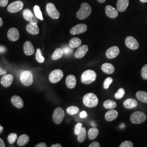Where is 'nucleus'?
Returning <instances> with one entry per match:
<instances>
[{"label": "nucleus", "instance_id": "de8ad7c7", "mask_svg": "<svg viewBox=\"0 0 147 147\" xmlns=\"http://www.w3.org/2000/svg\"><path fill=\"white\" fill-rule=\"evenodd\" d=\"M7 74V71L5 69L0 68V75H5Z\"/></svg>", "mask_w": 147, "mask_h": 147}, {"label": "nucleus", "instance_id": "49530a36", "mask_svg": "<svg viewBox=\"0 0 147 147\" xmlns=\"http://www.w3.org/2000/svg\"><path fill=\"white\" fill-rule=\"evenodd\" d=\"M36 147H47V145L46 144V143H44V142H41L39 144H37L36 146Z\"/></svg>", "mask_w": 147, "mask_h": 147}, {"label": "nucleus", "instance_id": "3c124183", "mask_svg": "<svg viewBox=\"0 0 147 147\" xmlns=\"http://www.w3.org/2000/svg\"><path fill=\"white\" fill-rule=\"evenodd\" d=\"M51 147H62V145L61 144H53V145H51Z\"/></svg>", "mask_w": 147, "mask_h": 147}, {"label": "nucleus", "instance_id": "5701e85b", "mask_svg": "<svg viewBox=\"0 0 147 147\" xmlns=\"http://www.w3.org/2000/svg\"><path fill=\"white\" fill-rule=\"evenodd\" d=\"M66 85L70 89L74 88L76 85V79L73 75H69L66 79Z\"/></svg>", "mask_w": 147, "mask_h": 147}, {"label": "nucleus", "instance_id": "cd10ccee", "mask_svg": "<svg viewBox=\"0 0 147 147\" xmlns=\"http://www.w3.org/2000/svg\"><path fill=\"white\" fill-rule=\"evenodd\" d=\"M99 135V130L96 127H92L88 132V136L89 140H93L95 139Z\"/></svg>", "mask_w": 147, "mask_h": 147}, {"label": "nucleus", "instance_id": "6e6552de", "mask_svg": "<svg viewBox=\"0 0 147 147\" xmlns=\"http://www.w3.org/2000/svg\"><path fill=\"white\" fill-rule=\"evenodd\" d=\"M63 71L60 69H55L49 75V80L53 84H56L63 78Z\"/></svg>", "mask_w": 147, "mask_h": 147}, {"label": "nucleus", "instance_id": "5fc2aeb1", "mask_svg": "<svg viewBox=\"0 0 147 147\" xmlns=\"http://www.w3.org/2000/svg\"><path fill=\"white\" fill-rule=\"evenodd\" d=\"M99 3H104L105 2L106 0H97Z\"/></svg>", "mask_w": 147, "mask_h": 147}, {"label": "nucleus", "instance_id": "f3484780", "mask_svg": "<svg viewBox=\"0 0 147 147\" xmlns=\"http://www.w3.org/2000/svg\"><path fill=\"white\" fill-rule=\"evenodd\" d=\"M14 77L11 74L4 75L1 80V84L4 87H9L13 81Z\"/></svg>", "mask_w": 147, "mask_h": 147}, {"label": "nucleus", "instance_id": "37998d69", "mask_svg": "<svg viewBox=\"0 0 147 147\" xmlns=\"http://www.w3.org/2000/svg\"><path fill=\"white\" fill-rule=\"evenodd\" d=\"M8 0H0V6L2 7H5L7 5Z\"/></svg>", "mask_w": 147, "mask_h": 147}, {"label": "nucleus", "instance_id": "393cba45", "mask_svg": "<svg viewBox=\"0 0 147 147\" xmlns=\"http://www.w3.org/2000/svg\"><path fill=\"white\" fill-rule=\"evenodd\" d=\"M123 105L126 109H131L136 107L137 106V102L136 100L134 99L129 98L124 101Z\"/></svg>", "mask_w": 147, "mask_h": 147}, {"label": "nucleus", "instance_id": "423d86ee", "mask_svg": "<svg viewBox=\"0 0 147 147\" xmlns=\"http://www.w3.org/2000/svg\"><path fill=\"white\" fill-rule=\"evenodd\" d=\"M20 80L22 84L25 86H31L33 82V75L30 71H24L21 74Z\"/></svg>", "mask_w": 147, "mask_h": 147}, {"label": "nucleus", "instance_id": "dca6fc26", "mask_svg": "<svg viewBox=\"0 0 147 147\" xmlns=\"http://www.w3.org/2000/svg\"><path fill=\"white\" fill-rule=\"evenodd\" d=\"M105 13L108 17L111 19H115L118 16V11L110 5L105 7Z\"/></svg>", "mask_w": 147, "mask_h": 147}, {"label": "nucleus", "instance_id": "79ce46f5", "mask_svg": "<svg viewBox=\"0 0 147 147\" xmlns=\"http://www.w3.org/2000/svg\"><path fill=\"white\" fill-rule=\"evenodd\" d=\"M63 50L64 54H65V55H69V54H70V53L72 52L71 49H70L68 47H65V48L63 49Z\"/></svg>", "mask_w": 147, "mask_h": 147}, {"label": "nucleus", "instance_id": "9d476101", "mask_svg": "<svg viewBox=\"0 0 147 147\" xmlns=\"http://www.w3.org/2000/svg\"><path fill=\"white\" fill-rule=\"evenodd\" d=\"M125 45L130 49L133 50H137L139 47V43L134 37L128 36L125 39Z\"/></svg>", "mask_w": 147, "mask_h": 147}, {"label": "nucleus", "instance_id": "72a5a7b5", "mask_svg": "<svg viewBox=\"0 0 147 147\" xmlns=\"http://www.w3.org/2000/svg\"><path fill=\"white\" fill-rule=\"evenodd\" d=\"M34 15L37 17L38 19L43 20V17H42V13L40 10V7L38 5H35L34 7Z\"/></svg>", "mask_w": 147, "mask_h": 147}, {"label": "nucleus", "instance_id": "2f4dec72", "mask_svg": "<svg viewBox=\"0 0 147 147\" xmlns=\"http://www.w3.org/2000/svg\"><path fill=\"white\" fill-rule=\"evenodd\" d=\"M104 107L106 109L112 110L114 109L117 107V103L115 101L111 100H106L104 102Z\"/></svg>", "mask_w": 147, "mask_h": 147}, {"label": "nucleus", "instance_id": "0eeeda50", "mask_svg": "<svg viewBox=\"0 0 147 147\" xmlns=\"http://www.w3.org/2000/svg\"><path fill=\"white\" fill-rule=\"evenodd\" d=\"M46 10L47 14L52 19H57L60 16V13L53 3H49L46 6Z\"/></svg>", "mask_w": 147, "mask_h": 147}, {"label": "nucleus", "instance_id": "4c0bfd02", "mask_svg": "<svg viewBox=\"0 0 147 147\" xmlns=\"http://www.w3.org/2000/svg\"><path fill=\"white\" fill-rule=\"evenodd\" d=\"M113 82V79L110 77H109L105 79L104 82V87L105 89H108L110 86V84Z\"/></svg>", "mask_w": 147, "mask_h": 147}, {"label": "nucleus", "instance_id": "a211bd4d", "mask_svg": "<svg viewBox=\"0 0 147 147\" xmlns=\"http://www.w3.org/2000/svg\"><path fill=\"white\" fill-rule=\"evenodd\" d=\"M27 31L33 35H37L39 33V27L37 24L30 22L26 26Z\"/></svg>", "mask_w": 147, "mask_h": 147}, {"label": "nucleus", "instance_id": "2eb2a0df", "mask_svg": "<svg viewBox=\"0 0 147 147\" xmlns=\"http://www.w3.org/2000/svg\"><path fill=\"white\" fill-rule=\"evenodd\" d=\"M88 51V47L87 45H83L79 47L75 53L74 57L76 58H82L84 57Z\"/></svg>", "mask_w": 147, "mask_h": 147}, {"label": "nucleus", "instance_id": "9b49d317", "mask_svg": "<svg viewBox=\"0 0 147 147\" xmlns=\"http://www.w3.org/2000/svg\"><path fill=\"white\" fill-rule=\"evenodd\" d=\"M23 16L24 19L32 23H38V18L35 15L33 14V13L32 12V11L29 9H24L22 12Z\"/></svg>", "mask_w": 147, "mask_h": 147}, {"label": "nucleus", "instance_id": "864d4df0", "mask_svg": "<svg viewBox=\"0 0 147 147\" xmlns=\"http://www.w3.org/2000/svg\"><path fill=\"white\" fill-rule=\"evenodd\" d=\"M3 25V20L1 19V18H0V27L2 26Z\"/></svg>", "mask_w": 147, "mask_h": 147}, {"label": "nucleus", "instance_id": "c03bdc74", "mask_svg": "<svg viewBox=\"0 0 147 147\" xmlns=\"http://www.w3.org/2000/svg\"><path fill=\"white\" fill-rule=\"evenodd\" d=\"M100 144L98 142H93L90 143L89 145V147H99Z\"/></svg>", "mask_w": 147, "mask_h": 147}, {"label": "nucleus", "instance_id": "58836bf2", "mask_svg": "<svg viewBox=\"0 0 147 147\" xmlns=\"http://www.w3.org/2000/svg\"><path fill=\"white\" fill-rule=\"evenodd\" d=\"M141 75L144 80H147V64L144 65L141 70Z\"/></svg>", "mask_w": 147, "mask_h": 147}, {"label": "nucleus", "instance_id": "4468645a", "mask_svg": "<svg viewBox=\"0 0 147 147\" xmlns=\"http://www.w3.org/2000/svg\"><path fill=\"white\" fill-rule=\"evenodd\" d=\"M119 52L120 51L119 47L114 46L107 49V50L106 52V55L107 58L109 59H113L116 58L117 56H118Z\"/></svg>", "mask_w": 147, "mask_h": 147}, {"label": "nucleus", "instance_id": "ddd939ff", "mask_svg": "<svg viewBox=\"0 0 147 147\" xmlns=\"http://www.w3.org/2000/svg\"><path fill=\"white\" fill-rule=\"evenodd\" d=\"M7 37L8 39H9L11 41H16L19 39L20 37L19 32L17 28L15 27H12L8 30L7 33Z\"/></svg>", "mask_w": 147, "mask_h": 147}, {"label": "nucleus", "instance_id": "39448f33", "mask_svg": "<svg viewBox=\"0 0 147 147\" xmlns=\"http://www.w3.org/2000/svg\"><path fill=\"white\" fill-rule=\"evenodd\" d=\"M65 113L63 109L61 107H57L53 113V122L56 124L62 123L64 118Z\"/></svg>", "mask_w": 147, "mask_h": 147}, {"label": "nucleus", "instance_id": "a19ab883", "mask_svg": "<svg viewBox=\"0 0 147 147\" xmlns=\"http://www.w3.org/2000/svg\"><path fill=\"white\" fill-rule=\"evenodd\" d=\"M134 146L132 142L130 141H126L121 143V145L119 146L120 147H132Z\"/></svg>", "mask_w": 147, "mask_h": 147}, {"label": "nucleus", "instance_id": "412c9836", "mask_svg": "<svg viewBox=\"0 0 147 147\" xmlns=\"http://www.w3.org/2000/svg\"><path fill=\"white\" fill-rule=\"evenodd\" d=\"M118 116V112L113 109L107 111L105 113V118L107 121H112L116 119Z\"/></svg>", "mask_w": 147, "mask_h": 147}, {"label": "nucleus", "instance_id": "603ef678", "mask_svg": "<svg viewBox=\"0 0 147 147\" xmlns=\"http://www.w3.org/2000/svg\"><path fill=\"white\" fill-rule=\"evenodd\" d=\"M3 126H2L0 125V134L2 133V132L3 131Z\"/></svg>", "mask_w": 147, "mask_h": 147}, {"label": "nucleus", "instance_id": "a878e982", "mask_svg": "<svg viewBox=\"0 0 147 147\" xmlns=\"http://www.w3.org/2000/svg\"><path fill=\"white\" fill-rule=\"evenodd\" d=\"M29 141H30L29 136L26 134H23V135H21V136L18 138L17 143L19 146L21 147L26 145L27 143L29 142Z\"/></svg>", "mask_w": 147, "mask_h": 147}, {"label": "nucleus", "instance_id": "e433bc0d", "mask_svg": "<svg viewBox=\"0 0 147 147\" xmlns=\"http://www.w3.org/2000/svg\"><path fill=\"white\" fill-rule=\"evenodd\" d=\"M17 134L16 133H11L8 137V141L10 144H13L16 142L17 140Z\"/></svg>", "mask_w": 147, "mask_h": 147}, {"label": "nucleus", "instance_id": "8fccbe9b", "mask_svg": "<svg viewBox=\"0 0 147 147\" xmlns=\"http://www.w3.org/2000/svg\"><path fill=\"white\" fill-rule=\"evenodd\" d=\"M5 144L3 142V140L0 138V147H5Z\"/></svg>", "mask_w": 147, "mask_h": 147}, {"label": "nucleus", "instance_id": "4be33fe9", "mask_svg": "<svg viewBox=\"0 0 147 147\" xmlns=\"http://www.w3.org/2000/svg\"><path fill=\"white\" fill-rule=\"evenodd\" d=\"M129 3V0H118L117 4V9L118 11L123 12L126 11Z\"/></svg>", "mask_w": 147, "mask_h": 147}, {"label": "nucleus", "instance_id": "20e7f679", "mask_svg": "<svg viewBox=\"0 0 147 147\" xmlns=\"http://www.w3.org/2000/svg\"><path fill=\"white\" fill-rule=\"evenodd\" d=\"M147 119L146 114L142 111H136L130 116V121L132 123L139 124L144 122Z\"/></svg>", "mask_w": 147, "mask_h": 147}, {"label": "nucleus", "instance_id": "bb28decb", "mask_svg": "<svg viewBox=\"0 0 147 147\" xmlns=\"http://www.w3.org/2000/svg\"><path fill=\"white\" fill-rule=\"evenodd\" d=\"M81 43L82 42L80 39H79V38L75 37L70 39V40L69 41V46L71 48L74 49L80 47Z\"/></svg>", "mask_w": 147, "mask_h": 147}, {"label": "nucleus", "instance_id": "f257e3e1", "mask_svg": "<svg viewBox=\"0 0 147 147\" xmlns=\"http://www.w3.org/2000/svg\"><path fill=\"white\" fill-rule=\"evenodd\" d=\"M92 13V8L88 3L84 2L76 13V16L80 20H84L88 18Z\"/></svg>", "mask_w": 147, "mask_h": 147}, {"label": "nucleus", "instance_id": "473e14b6", "mask_svg": "<svg viewBox=\"0 0 147 147\" xmlns=\"http://www.w3.org/2000/svg\"><path fill=\"white\" fill-rule=\"evenodd\" d=\"M79 111L80 110H79V107H78L76 106H69L67 109V113H68L69 115H74L78 113Z\"/></svg>", "mask_w": 147, "mask_h": 147}, {"label": "nucleus", "instance_id": "c756f323", "mask_svg": "<svg viewBox=\"0 0 147 147\" xmlns=\"http://www.w3.org/2000/svg\"><path fill=\"white\" fill-rule=\"evenodd\" d=\"M137 98L144 103H147V92L144 91H138L136 93Z\"/></svg>", "mask_w": 147, "mask_h": 147}, {"label": "nucleus", "instance_id": "1a4fd4ad", "mask_svg": "<svg viewBox=\"0 0 147 147\" xmlns=\"http://www.w3.org/2000/svg\"><path fill=\"white\" fill-rule=\"evenodd\" d=\"M24 7V3L21 1H16L11 3L8 7V11L11 13H15L21 11Z\"/></svg>", "mask_w": 147, "mask_h": 147}, {"label": "nucleus", "instance_id": "c9c22d12", "mask_svg": "<svg viewBox=\"0 0 147 147\" xmlns=\"http://www.w3.org/2000/svg\"><path fill=\"white\" fill-rule=\"evenodd\" d=\"M125 90L123 88H121L117 91V92L115 94V97L117 99H121L124 96V95L125 94Z\"/></svg>", "mask_w": 147, "mask_h": 147}, {"label": "nucleus", "instance_id": "b1692460", "mask_svg": "<svg viewBox=\"0 0 147 147\" xmlns=\"http://www.w3.org/2000/svg\"><path fill=\"white\" fill-rule=\"evenodd\" d=\"M101 69L105 73L111 74L114 73L115 68L114 66L110 63H105L102 65Z\"/></svg>", "mask_w": 147, "mask_h": 147}, {"label": "nucleus", "instance_id": "f704fd0d", "mask_svg": "<svg viewBox=\"0 0 147 147\" xmlns=\"http://www.w3.org/2000/svg\"><path fill=\"white\" fill-rule=\"evenodd\" d=\"M36 57L37 61L39 63H43L45 61V58L44 57V56H42L41 50L40 49H37Z\"/></svg>", "mask_w": 147, "mask_h": 147}, {"label": "nucleus", "instance_id": "aec40b11", "mask_svg": "<svg viewBox=\"0 0 147 147\" xmlns=\"http://www.w3.org/2000/svg\"><path fill=\"white\" fill-rule=\"evenodd\" d=\"M13 105L18 109H21L24 106V101L21 98L17 95H14L11 98Z\"/></svg>", "mask_w": 147, "mask_h": 147}, {"label": "nucleus", "instance_id": "ea45409f", "mask_svg": "<svg viewBox=\"0 0 147 147\" xmlns=\"http://www.w3.org/2000/svg\"><path fill=\"white\" fill-rule=\"evenodd\" d=\"M82 127V124L81 123H78L74 128V133L76 135H78L79 134V132L80 131L81 128Z\"/></svg>", "mask_w": 147, "mask_h": 147}, {"label": "nucleus", "instance_id": "6ab92c4d", "mask_svg": "<svg viewBox=\"0 0 147 147\" xmlns=\"http://www.w3.org/2000/svg\"><path fill=\"white\" fill-rule=\"evenodd\" d=\"M24 53L27 56L32 55L34 53V49L31 42L27 41L24 45Z\"/></svg>", "mask_w": 147, "mask_h": 147}, {"label": "nucleus", "instance_id": "09e8293b", "mask_svg": "<svg viewBox=\"0 0 147 147\" xmlns=\"http://www.w3.org/2000/svg\"><path fill=\"white\" fill-rule=\"evenodd\" d=\"M5 51H6V48L5 47L0 45V53H5Z\"/></svg>", "mask_w": 147, "mask_h": 147}, {"label": "nucleus", "instance_id": "f03ea898", "mask_svg": "<svg viewBox=\"0 0 147 147\" xmlns=\"http://www.w3.org/2000/svg\"><path fill=\"white\" fill-rule=\"evenodd\" d=\"M84 105L88 107H94L98 104V99L96 95L89 93L84 95L83 98Z\"/></svg>", "mask_w": 147, "mask_h": 147}, {"label": "nucleus", "instance_id": "f8f14e48", "mask_svg": "<svg viewBox=\"0 0 147 147\" xmlns=\"http://www.w3.org/2000/svg\"><path fill=\"white\" fill-rule=\"evenodd\" d=\"M87 26L84 24H80L74 26L70 31V33L72 35H76L83 33L87 31Z\"/></svg>", "mask_w": 147, "mask_h": 147}, {"label": "nucleus", "instance_id": "a18cd8bd", "mask_svg": "<svg viewBox=\"0 0 147 147\" xmlns=\"http://www.w3.org/2000/svg\"><path fill=\"white\" fill-rule=\"evenodd\" d=\"M87 112L86 111H84L81 112L80 113V117L81 118H84L87 117Z\"/></svg>", "mask_w": 147, "mask_h": 147}, {"label": "nucleus", "instance_id": "6e6d98bb", "mask_svg": "<svg viewBox=\"0 0 147 147\" xmlns=\"http://www.w3.org/2000/svg\"><path fill=\"white\" fill-rule=\"evenodd\" d=\"M141 2H142L143 3H146L147 2V0H140Z\"/></svg>", "mask_w": 147, "mask_h": 147}, {"label": "nucleus", "instance_id": "7ed1b4c3", "mask_svg": "<svg viewBox=\"0 0 147 147\" xmlns=\"http://www.w3.org/2000/svg\"><path fill=\"white\" fill-rule=\"evenodd\" d=\"M96 78V74L92 70L84 71L81 75V81L85 84H89L93 82Z\"/></svg>", "mask_w": 147, "mask_h": 147}, {"label": "nucleus", "instance_id": "7c9ffc66", "mask_svg": "<svg viewBox=\"0 0 147 147\" xmlns=\"http://www.w3.org/2000/svg\"><path fill=\"white\" fill-rule=\"evenodd\" d=\"M87 136V130L86 129L82 127L80 130V131L79 132V134L78 135V140L79 142H84Z\"/></svg>", "mask_w": 147, "mask_h": 147}, {"label": "nucleus", "instance_id": "c85d7f7f", "mask_svg": "<svg viewBox=\"0 0 147 147\" xmlns=\"http://www.w3.org/2000/svg\"><path fill=\"white\" fill-rule=\"evenodd\" d=\"M64 54L63 50L61 48H58L55 50L54 53H53L51 58L53 60H57L62 57Z\"/></svg>", "mask_w": 147, "mask_h": 147}]
</instances>
